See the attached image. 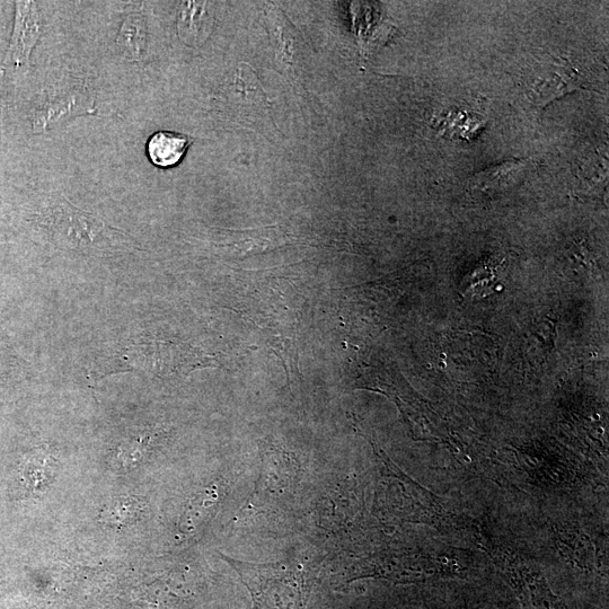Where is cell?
<instances>
[{"label": "cell", "mask_w": 609, "mask_h": 609, "mask_svg": "<svg viewBox=\"0 0 609 609\" xmlns=\"http://www.w3.org/2000/svg\"><path fill=\"white\" fill-rule=\"evenodd\" d=\"M528 99L544 108L559 97L588 88L591 83L582 70L562 57L545 56L537 59L526 78Z\"/></svg>", "instance_id": "cell-3"}, {"label": "cell", "mask_w": 609, "mask_h": 609, "mask_svg": "<svg viewBox=\"0 0 609 609\" xmlns=\"http://www.w3.org/2000/svg\"><path fill=\"white\" fill-rule=\"evenodd\" d=\"M192 144V139L170 131H158L147 143V155L150 162L162 169L175 166L182 161Z\"/></svg>", "instance_id": "cell-6"}, {"label": "cell", "mask_w": 609, "mask_h": 609, "mask_svg": "<svg viewBox=\"0 0 609 609\" xmlns=\"http://www.w3.org/2000/svg\"><path fill=\"white\" fill-rule=\"evenodd\" d=\"M223 558L250 589L258 609H299L302 605L299 573L289 563L255 564Z\"/></svg>", "instance_id": "cell-2"}, {"label": "cell", "mask_w": 609, "mask_h": 609, "mask_svg": "<svg viewBox=\"0 0 609 609\" xmlns=\"http://www.w3.org/2000/svg\"><path fill=\"white\" fill-rule=\"evenodd\" d=\"M87 99L85 94L78 92H70L63 96L55 97L54 100L43 104V107L35 114L33 127L34 130L43 132L52 125H56L58 121L76 116L78 113L90 111L88 109Z\"/></svg>", "instance_id": "cell-7"}, {"label": "cell", "mask_w": 609, "mask_h": 609, "mask_svg": "<svg viewBox=\"0 0 609 609\" xmlns=\"http://www.w3.org/2000/svg\"><path fill=\"white\" fill-rule=\"evenodd\" d=\"M152 440L150 432H141V434L131 437L121 444L117 450L116 461L122 469L136 466L141 461L147 452L148 446Z\"/></svg>", "instance_id": "cell-10"}, {"label": "cell", "mask_w": 609, "mask_h": 609, "mask_svg": "<svg viewBox=\"0 0 609 609\" xmlns=\"http://www.w3.org/2000/svg\"><path fill=\"white\" fill-rule=\"evenodd\" d=\"M26 481L32 484L31 488L37 489L39 485L49 480L51 466H54V458H52L48 449H38L31 453L28 461L24 464Z\"/></svg>", "instance_id": "cell-11"}, {"label": "cell", "mask_w": 609, "mask_h": 609, "mask_svg": "<svg viewBox=\"0 0 609 609\" xmlns=\"http://www.w3.org/2000/svg\"><path fill=\"white\" fill-rule=\"evenodd\" d=\"M51 241L60 249L84 254H104L129 247L130 238L103 220L61 200L44 219Z\"/></svg>", "instance_id": "cell-1"}, {"label": "cell", "mask_w": 609, "mask_h": 609, "mask_svg": "<svg viewBox=\"0 0 609 609\" xmlns=\"http://www.w3.org/2000/svg\"><path fill=\"white\" fill-rule=\"evenodd\" d=\"M117 44L122 55L140 63L146 52V24L143 15L130 14L123 22Z\"/></svg>", "instance_id": "cell-8"}, {"label": "cell", "mask_w": 609, "mask_h": 609, "mask_svg": "<svg viewBox=\"0 0 609 609\" xmlns=\"http://www.w3.org/2000/svg\"><path fill=\"white\" fill-rule=\"evenodd\" d=\"M534 169L532 158L503 162L471 176L467 180V187L482 192L506 190L523 182Z\"/></svg>", "instance_id": "cell-5"}, {"label": "cell", "mask_w": 609, "mask_h": 609, "mask_svg": "<svg viewBox=\"0 0 609 609\" xmlns=\"http://www.w3.org/2000/svg\"><path fill=\"white\" fill-rule=\"evenodd\" d=\"M143 510V502L135 497L114 500L100 514L101 522L105 525L121 527L135 520Z\"/></svg>", "instance_id": "cell-9"}, {"label": "cell", "mask_w": 609, "mask_h": 609, "mask_svg": "<svg viewBox=\"0 0 609 609\" xmlns=\"http://www.w3.org/2000/svg\"><path fill=\"white\" fill-rule=\"evenodd\" d=\"M15 5L14 30L4 66L23 70L30 67L32 51L42 35L43 22L37 3L16 2Z\"/></svg>", "instance_id": "cell-4"}]
</instances>
